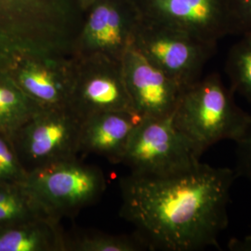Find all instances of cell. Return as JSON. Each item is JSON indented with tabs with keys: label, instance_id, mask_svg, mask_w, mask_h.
Masks as SVG:
<instances>
[{
	"label": "cell",
	"instance_id": "obj_1",
	"mask_svg": "<svg viewBox=\"0 0 251 251\" xmlns=\"http://www.w3.org/2000/svg\"><path fill=\"white\" fill-rule=\"evenodd\" d=\"M234 170L200 162L179 174L120 179V216L151 251H198L218 247L229 225Z\"/></svg>",
	"mask_w": 251,
	"mask_h": 251
},
{
	"label": "cell",
	"instance_id": "obj_7",
	"mask_svg": "<svg viewBox=\"0 0 251 251\" xmlns=\"http://www.w3.org/2000/svg\"><path fill=\"white\" fill-rule=\"evenodd\" d=\"M82 121L69 105L41 109L29 119L12 139L27 172L77 158Z\"/></svg>",
	"mask_w": 251,
	"mask_h": 251
},
{
	"label": "cell",
	"instance_id": "obj_19",
	"mask_svg": "<svg viewBox=\"0 0 251 251\" xmlns=\"http://www.w3.org/2000/svg\"><path fill=\"white\" fill-rule=\"evenodd\" d=\"M27 174L12 142L0 133V184L24 182Z\"/></svg>",
	"mask_w": 251,
	"mask_h": 251
},
{
	"label": "cell",
	"instance_id": "obj_20",
	"mask_svg": "<svg viewBox=\"0 0 251 251\" xmlns=\"http://www.w3.org/2000/svg\"><path fill=\"white\" fill-rule=\"evenodd\" d=\"M235 144L236 165L234 171L236 176L251 181V121L245 133Z\"/></svg>",
	"mask_w": 251,
	"mask_h": 251
},
{
	"label": "cell",
	"instance_id": "obj_6",
	"mask_svg": "<svg viewBox=\"0 0 251 251\" xmlns=\"http://www.w3.org/2000/svg\"><path fill=\"white\" fill-rule=\"evenodd\" d=\"M24 183L58 220L97 202L106 189L102 171L77 158L30 171Z\"/></svg>",
	"mask_w": 251,
	"mask_h": 251
},
{
	"label": "cell",
	"instance_id": "obj_17",
	"mask_svg": "<svg viewBox=\"0 0 251 251\" xmlns=\"http://www.w3.org/2000/svg\"><path fill=\"white\" fill-rule=\"evenodd\" d=\"M146 250L142 239L133 235L83 233L65 237V251H139Z\"/></svg>",
	"mask_w": 251,
	"mask_h": 251
},
{
	"label": "cell",
	"instance_id": "obj_4",
	"mask_svg": "<svg viewBox=\"0 0 251 251\" xmlns=\"http://www.w3.org/2000/svg\"><path fill=\"white\" fill-rule=\"evenodd\" d=\"M173 115L143 117L135 126L121 163L130 174L171 176L190 171L201 162V154L179 130Z\"/></svg>",
	"mask_w": 251,
	"mask_h": 251
},
{
	"label": "cell",
	"instance_id": "obj_15",
	"mask_svg": "<svg viewBox=\"0 0 251 251\" xmlns=\"http://www.w3.org/2000/svg\"><path fill=\"white\" fill-rule=\"evenodd\" d=\"M38 219L58 220L24 182L0 184V227Z\"/></svg>",
	"mask_w": 251,
	"mask_h": 251
},
{
	"label": "cell",
	"instance_id": "obj_3",
	"mask_svg": "<svg viewBox=\"0 0 251 251\" xmlns=\"http://www.w3.org/2000/svg\"><path fill=\"white\" fill-rule=\"evenodd\" d=\"M233 95L217 73L183 90L174 121L201 155L221 141L237 142L250 125L251 114L236 105Z\"/></svg>",
	"mask_w": 251,
	"mask_h": 251
},
{
	"label": "cell",
	"instance_id": "obj_11",
	"mask_svg": "<svg viewBox=\"0 0 251 251\" xmlns=\"http://www.w3.org/2000/svg\"><path fill=\"white\" fill-rule=\"evenodd\" d=\"M121 63L126 88L138 115L162 117L175 112L184 87L153 65L132 43Z\"/></svg>",
	"mask_w": 251,
	"mask_h": 251
},
{
	"label": "cell",
	"instance_id": "obj_21",
	"mask_svg": "<svg viewBox=\"0 0 251 251\" xmlns=\"http://www.w3.org/2000/svg\"><path fill=\"white\" fill-rule=\"evenodd\" d=\"M233 34L251 32V0H230Z\"/></svg>",
	"mask_w": 251,
	"mask_h": 251
},
{
	"label": "cell",
	"instance_id": "obj_22",
	"mask_svg": "<svg viewBox=\"0 0 251 251\" xmlns=\"http://www.w3.org/2000/svg\"><path fill=\"white\" fill-rule=\"evenodd\" d=\"M233 245L232 246V248H235L234 250L235 251H246V248L247 251H251V234L250 236H248L246 238V240L241 241V240H236V241H233Z\"/></svg>",
	"mask_w": 251,
	"mask_h": 251
},
{
	"label": "cell",
	"instance_id": "obj_8",
	"mask_svg": "<svg viewBox=\"0 0 251 251\" xmlns=\"http://www.w3.org/2000/svg\"><path fill=\"white\" fill-rule=\"evenodd\" d=\"M69 106L82 119L103 112H135L121 61L105 56L83 57L75 65Z\"/></svg>",
	"mask_w": 251,
	"mask_h": 251
},
{
	"label": "cell",
	"instance_id": "obj_16",
	"mask_svg": "<svg viewBox=\"0 0 251 251\" xmlns=\"http://www.w3.org/2000/svg\"><path fill=\"white\" fill-rule=\"evenodd\" d=\"M41 109L7 73L0 70V133L12 142L19 129Z\"/></svg>",
	"mask_w": 251,
	"mask_h": 251
},
{
	"label": "cell",
	"instance_id": "obj_18",
	"mask_svg": "<svg viewBox=\"0 0 251 251\" xmlns=\"http://www.w3.org/2000/svg\"><path fill=\"white\" fill-rule=\"evenodd\" d=\"M241 36L228 53L226 72L233 93H239L251 102V32Z\"/></svg>",
	"mask_w": 251,
	"mask_h": 251
},
{
	"label": "cell",
	"instance_id": "obj_5",
	"mask_svg": "<svg viewBox=\"0 0 251 251\" xmlns=\"http://www.w3.org/2000/svg\"><path fill=\"white\" fill-rule=\"evenodd\" d=\"M132 44L153 65L184 88L201 77L217 46L144 17L135 31Z\"/></svg>",
	"mask_w": 251,
	"mask_h": 251
},
{
	"label": "cell",
	"instance_id": "obj_10",
	"mask_svg": "<svg viewBox=\"0 0 251 251\" xmlns=\"http://www.w3.org/2000/svg\"><path fill=\"white\" fill-rule=\"evenodd\" d=\"M66 54H30L20 57L4 69L39 107L69 105L76 63Z\"/></svg>",
	"mask_w": 251,
	"mask_h": 251
},
{
	"label": "cell",
	"instance_id": "obj_14",
	"mask_svg": "<svg viewBox=\"0 0 251 251\" xmlns=\"http://www.w3.org/2000/svg\"><path fill=\"white\" fill-rule=\"evenodd\" d=\"M0 251H65L60 221L38 219L0 227Z\"/></svg>",
	"mask_w": 251,
	"mask_h": 251
},
{
	"label": "cell",
	"instance_id": "obj_2",
	"mask_svg": "<svg viewBox=\"0 0 251 251\" xmlns=\"http://www.w3.org/2000/svg\"><path fill=\"white\" fill-rule=\"evenodd\" d=\"M73 0H0V70L30 54H67Z\"/></svg>",
	"mask_w": 251,
	"mask_h": 251
},
{
	"label": "cell",
	"instance_id": "obj_13",
	"mask_svg": "<svg viewBox=\"0 0 251 251\" xmlns=\"http://www.w3.org/2000/svg\"><path fill=\"white\" fill-rule=\"evenodd\" d=\"M135 31L126 25L118 9L107 3L100 4L90 13L82 36L83 57L105 56L121 61Z\"/></svg>",
	"mask_w": 251,
	"mask_h": 251
},
{
	"label": "cell",
	"instance_id": "obj_12",
	"mask_svg": "<svg viewBox=\"0 0 251 251\" xmlns=\"http://www.w3.org/2000/svg\"><path fill=\"white\" fill-rule=\"evenodd\" d=\"M142 118L131 111L103 112L84 118L80 152L96 153L113 164H121L132 131Z\"/></svg>",
	"mask_w": 251,
	"mask_h": 251
},
{
	"label": "cell",
	"instance_id": "obj_9",
	"mask_svg": "<svg viewBox=\"0 0 251 251\" xmlns=\"http://www.w3.org/2000/svg\"><path fill=\"white\" fill-rule=\"evenodd\" d=\"M140 12L216 45L233 35L230 0H141Z\"/></svg>",
	"mask_w": 251,
	"mask_h": 251
}]
</instances>
